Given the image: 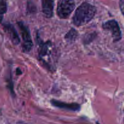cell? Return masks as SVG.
<instances>
[{
    "instance_id": "6da1fadb",
    "label": "cell",
    "mask_w": 124,
    "mask_h": 124,
    "mask_svg": "<svg viewBox=\"0 0 124 124\" xmlns=\"http://www.w3.org/2000/svg\"><path fill=\"white\" fill-rule=\"evenodd\" d=\"M96 9L93 5L83 2L76 10L73 17V23L76 26L84 25L89 23L95 15Z\"/></svg>"
},
{
    "instance_id": "7a4b0ae2",
    "label": "cell",
    "mask_w": 124,
    "mask_h": 124,
    "mask_svg": "<svg viewBox=\"0 0 124 124\" xmlns=\"http://www.w3.org/2000/svg\"><path fill=\"white\" fill-rule=\"evenodd\" d=\"M75 8V3L72 0H61L58 2L57 14L62 19H66Z\"/></svg>"
},
{
    "instance_id": "3957f363",
    "label": "cell",
    "mask_w": 124,
    "mask_h": 124,
    "mask_svg": "<svg viewBox=\"0 0 124 124\" xmlns=\"http://www.w3.org/2000/svg\"><path fill=\"white\" fill-rule=\"evenodd\" d=\"M104 30L111 33V36L115 42H117L122 39V33L118 23L115 20H109L103 24Z\"/></svg>"
},
{
    "instance_id": "277c9868",
    "label": "cell",
    "mask_w": 124,
    "mask_h": 124,
    "mask_svg": "<svg viewBox=\"0 0 124 124\" xmlns=\"http://www.w3.org/2000/svg\"><path fill=\"white\" fill-rule=\"evenodd\" d=\"M20 29L22 38L23 40V49L25 52H29L32 47V40L29 28L22 22L18 23Z\"/></svg>"
},
{
    "instance_id": "5b68a950",
    "label": "cell",
    "mask_w": 124,
    "mask_h": 124,
    "mask_svg": "<svg viewBox=\"0 0 124 124\" xmlns=\"http://www.w3.org/2000/svg\"><path fill=\"white\" fill-rule=\"evenodd\" d=\"M52 105L56 107L65 109V110H72V111H78L80 110V105L79 104H76V103L67 104V103L62 102L58 101L52 100Z\"/></svg>"
},
{
    "instance_id": "8992f818",
    "label": "cell",
    "mask_w": 124,
    "mask_h": 124,
    "mask_svg": "<svg viewBox=\"0 0 124 124\" xmlns=\"http://www.w3.org/2000/svg\"><path fill=\"white\" fill-rule=\"evenodd\" d=\"M42 12L47 18H51L53 14L54 1L44 0L42 1Z\"/></svg>"
},
{
    "instance_id": "52a82bcc",
    "label": "cell",
    "mask_w": 124,
    "mask_h": 124,
    "mask_svg": "<svg viewBox=\"0 0 124 124\" xmlns=\"http://www.w3.org/2000/svg\"><path fill=\"white\" fill-rule=\"evenodd\" d=\"M5 29H6L7 32L9 34L11 40L15 44L17 45L20 42L19 37L18 35V33L16 31L15 29L13 27V25L10 24H6L4 25Z\"/></svg>"
},
{
    "instance_id": "ba28073f",
    "label": "cell",
    "mask_w": 124,
    "mask_h": 124,
    "mask_svg": "<svg viewBox=\"0 0 124 124\" xmlns=\"http://www.w3.org/2000/svg\"><path fill=\"white\" fill-rule=\"evenodd\" d=\"M78 36V31L75 29H71L66 34V35L65 36V40L68 42L71 43V42H74Z\"/></svg>"
},
{
    "instance_id": "9c48e42d",
    "label": "cell",
    "mask_w": 124,
    "mask_h": 124,
    "mask_svg": "<svg viewBox=\"0 0 124 124\" xmlns=\"http://www.w3.org/2000/svg\"><path fill=\"white\" fill-rule=\"evenodd\" d=\"M7 11V3L6 1L0 0V15H2Z\"/></svg>"
},
{
    "instance_id": "30bf717a",
    "label": "cell",
    "mask_w": 124,
    "mask_h": 124,
    "mask_svg": "<svg viewBox=\"0 0 124 124\" xmlns=\"http://www.w3.org/2000/svg\"><path fill=\"white\" fill-rule=\"evenodd\" d=\"M119 7L121 12H122V15L124 16V1H123V0L119 1Z\"/></svg>"
},
{
    "instance_id": "8fae6325",
    "label": "cell",
    "mask_w": 124,
    "mask_h": 124,
    "mask_svg": "<svg viewBox=\"0 0 124 124\" xmlns=\"http://www.w3.org/2000/svg\"><path fill=\"white\" fill-rule=\"evenodd\" d=\"M2 15H0V21H1V19H2Z\"/></svg>"
}]
</instances>
